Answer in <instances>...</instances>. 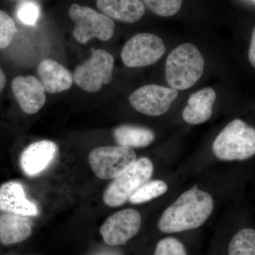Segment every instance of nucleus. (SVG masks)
Here are the masks:
<instances>
[{
  "label": "nucleus",
  "instance_id": "nucleus-1",
  "mask_svg": "<svg viewBox=\"0 0 255 255\" xmlns=\"http://www.w3.org/2000/svg\"><path fill=\"white\" fill-rule=\"evenodd\" d=\"M212 196L194 186L184 191L172 205L164 210L157 223L164 233H177L201 227L214 209Z\"/></svg>",
  "mask_w": 255,
  "mask_h": 255
},
{
  "label": "nucleus",
  "instance_id": "nucleus-2",
  "mask_svg": "<svg viewBox=\"0 0 255 255\" xmlns=\"http://www.w3.org/2000/svg\"><path fill=\"white\" fill-rule=\"evenodd\" d=\"M213 152L224 162H241L255 156V128L240 119L231 121L215 139Z\"/></svg>",
  "mask_w": 255,
  "mask_h": 255
},
{
  "label": "nucleus",
  "instance_id": "nucleus-3",
  "mask_svg": "<svg viewBox=\"0 0 255 255\" xmlns=\"http://www.w3.org/2000/svg\"><path fill=\"white\" fill-rule=\"evenodd\" d=\"M205 61L200 50L190 43L174 48L166 60L165 77L171 88L185 90L199 81L204 71Z\"/></svg>",
  "mask_w": 255,
  "mask_h": 255
},
{
  "label": "nucleus",
  "instance_id": "nucleus-4",
  "mask_svg": "<svg viewBox=\"0 0 255 255\" xmlns=\"http://www.w3.org/2000/svg\"><path fill=\"white\" fill-rule=\"evenodd\" d=\"M153 172V163L150 159L145 157L137 159L109 184L104 192V202L110 207L123 205L139 187L150 180Z\"/></svg>",
  "mask_w": 255,
  "mask_h": 255
},
{
  "label": "nucleus",
  "instance_id": "nucleus-5",
  "mask_svg": "<svg viewBox=\"0 0 255 255\" xmlns=\"http://www.w3.org/2000/svg\"><path fill=\"white\" fill-rule=\"evenodd\" d=\"M69 15L75 23L73 35L80 43H86L93 38L107 41L114 36L115 23L113 19L92 8L73 4Z\"/></svg>",
  "mask_w": 255,
  "mask_h": 255
},
{
  "label": "nucleus",
  "instance_id": "nucleus-6",
  "mask_svg": "<svg viewBox=\"0 0 255 255\" xmlns=\"http://www.w3.org/2000/svg\"><path fill=\"white\" fill-rule=\"evenodd\" d=\"M114 66L113 55L105 50L93 49L91 58L75 68L73 81L85 91L99 92L112 81Z\"/></svg>",
  "mask_w": 255,
  "mask_h": 255
},
{
  "label": "nucleus",
  "instance_id": "nucleus-7",
  "mask_svg": "<svg viewBox=\"0 0 255 255\" xmlns=\"http://www.w3.org/2000/svg\"><path fill=\"white\" fill-rule=\"evenodd\" d=\"M136 160L135 151L120 145L97 147L89 155L92 171L102 179H114Z\"/></svg>",
  "mask_w": 255,
  "mask_h": 255
},
{
  "label": "nucleus",
  "instance_id": "nucleus-8",
  "mask_svg": "<svg viewBox=\"0 0 255 255\" xmlns=\"http://www.w3.org/2000/svg\"><path fill=\"white\" fill-rule=\"evenodd\" d=\"M166 51L163 41L149 33H138L124 45L122 59L128 68H142L158 61Z\"/></svg>",
  "mask_w": 255,
  "mask_h": 255
},
{
  "label": "nucleus",
  "instance_id": "nucleus-9",
  "mask_svg": "<svg viewBox=\"0 0 255 255\" xmlns=\"http://www.w3.org/2000/svg\"><path fill=\"white\" fill-rule=\"evenodd\" d=\"M178 95L177 90L171 87L152 84L132 92L129 96V102L140 113L150 117H159L167 113Z\"/></svg>",
  "mask_w": 255,
  "mask_h": 255
},
{
  "label": "nucleus",
  "instance_id": "nucleus-10",
  "mask_svg": "<svg viewBox=\"0 0 255 255\" xmlns=\"http://www.w3.org/2000/svg\"><path fill=\"white\" fill-rule=\"evenodd\" d=\"M141 224V216L136 210H121L106 220L101 226L100 233L108 246H123L136 236Z\"/></svg>",
  "mask_w": 255,
  "mask_h": 255
},
{
  "label": "nucleus",
  "instance_id": "nucleus-11",
  "mask_svg": "<svg viewBox=\"0 0 255 255\" xmlns=\"http://www.w3.org/2000/svg\"><path fill=\"white\" fill-rule=\"evenodd\" d=\"M11 90L21 110L26 114H36L46 103L44 87L36 77H16L11 83Z\"/></svg>",
  "mask_w": 255,
  "mask_h": 255
},
{
  "label": "nucleus",
  "instance_id": "nucleus-12",
  "mask_svg": "<svg viewBox=\"0 0 255 255\" xmlns=\"http://www.w3.org/2000/svg\"><path fill=\"white\" fill-rule=\"evenodd\" d=\"M58 147L51 140H43L33 142L26 147L20 157L23 172L29 177L41 174L54 160Z\"/></svg>",
  "mask_w": 255,
  "mask_h": 255
},
{
  "label": "nucleus",
  "instance_id": "nucleus-13",
  "mask_svg": "<svg viewBox=\"0 0 255 255\" xmlns=\"http://www.w3.org/2000/svg\"><path fill=\"white\" fill-rule=\"evenodd\" d=\"M0 211L28 217L38 214L36 204L28 200L22 184L18 182H8L0 187Z\"/></svg>",
  "mask_w": 255,
  "mask_h": 255
},
{
  "label": "nucleus",
  "instance_id": "nucleus-14",
  "mask_svg": "<svg viewBox=\"0 0 255 255\" xmlns=\"http://www.w3.org/2000/svg\"><path fill=\"white\" fill-rule=\"evenodd\" d=\"M38 80L45 91L55 94L66 91L71 87L73 75L63 65L52 59H45L37 68Z\"/></svg>",
  "mask_w": 255,
  "mask_h": 255
},
{
  "label": "nucleus",
  "instance_id": "nucleus-15",
  "mask_svg": "<svg viewBox=\"0 0 255 255\" xmlns=\"http://www.w3.org/2000/svg\"><path fill=\"white\" fill-rule=\"evenodd\" d=\"M216 93L211 87H206L192 94L182 112L183 119L191 125H199L212 117Z\"/></svg>",
  "mask_w": 255,
  "mask_h": 255
},
{
  "label": "nucleus",
  "instance_id": "nucleus-16",
  "mask_svg": "<svg viewBox=\"0 0 255 255\" xmlns=\"http://www.w3.org/2000/svg\"><path fill=\"white\" fill-rule=\"evenodd\" d=\"M97 6L104 14L126 23L137 22L145 12L141 0H97Z\"/></svg>",
  "mask_w": 255,
  "mask_h": 255
},
{
  "label": "nucleus",
  "instance_id": "nucleus-17",
  "mask_svg": "<svg viewBox=\"0 0 255 255\" xmlns=\"http://www.w3.org/2000/svg\"><path fill=\"white\" fill-rule=\"evenodd\" d=\"M31 233L32 224L28 216L6 213L0 215V242L5 246L24 241Z\"/></svg>",
  "mask_w": 255,
  "mask_h": 255
},
{
  "label": "nucleus",
  "instance_id": "nucleus-18",
  "mask_svg": "<svg viewBox=\"0 0 255 255\" xmlns=\"http://www.w3.org/2000/svg\"><path fill=\"white\" fill-rule=\"evenodd\" d=\"M114 136L117 144L129 148L147 147L155 140V133L147 128L123 125L116 128Z\"/></svg>",
  "mask_w": 255,
  "mask_h": 255
},
{
  "label": "nucleus",
  "instance_id": "nucleus-19",
  "mask_svg": "<svg viewBox=\"0 0 255 255\" xmlns=\"http://www.w3.org/2000/svg\"><path fill=\"white\" fill-rule=\"evenodd\" d=\"M228 255H255V230L242 228L233 236L228 246Z\"/></svg>",
  "mask_w": 255,
  "mask_h": 255
},
{
  "label": "nucleus",
  "instance_id": "nucleus-20",
  "mask_svg": "<svg viewBox=\"0 0 255 255\" xmlns=\"http://www.w3.org/2000/svg\"><path fill=\"white\" fill-rule=\"evenodd\" d=\"M168 190L167 183L162 180H149L144 183L129 198L132 204H140L147 202L163 195Z\"/></svg>",
  "mask_w": 255,
  "mask_h": 255
},
{
  "label": "nucleus",
  "instance_id": "nucleus-21",
  "mask_svg": "<svg viewBox=\"0 0 255 255\" xmlns=\"http://www.w3.org/2000/svg\"><path fill=\"white\" fill-rule=\"evenodd\" d=\"M154 14L162 17H169L179 12L183 0H141Z\"/></svg>",
  "mask_w": 255,
  "mask_h": 255
},
{
  "label": "nucleus",
  "instance_id": "nucleus-22",
  "mask_svg": "<svg viewBox=\"0 0 255 255\" xmlns=\"http://www.w3.org/2000/svg\"><path fill=\"white\" fill-rule=\"evenodd\" d=\"M16 32L17 29L13 18L0 10V48L9 46Z\"/></svg>",
  "mask_w": 255,
  "mask_h": 255
},
{
  "label": "nucleus",
  "instance_id": "nucleus-23",
  "mask_svg": "<svg viewBox=\"0 0 255 255\" xmlns=\"http://www.w3.org/2000/svg\"><path fill=\"white\" fill-rule=\"evenodd\" d=\"M16 14L21 22L28 26H33L39 18L40 7L35 1L28 0L19 4Z\"/></svg>",
  "mask_w": 255,
  "mask_h": 255
},
{
  "label": "nucleus",
  "instance_id": "nucleus-24",
  "mask_svg": "<svg viewBox=\"0 0 255 255\" xmlns=\"http://www.w3.org/2000/svg\"><path fill=\"white\" fill-rule=\"evenodd\" d=\"M154 255H187V253L182 242L169 237L158 242Z\"/></svg>",
  "mask_w": 255,
  "mask_h": 255
},
{
  "label": "nucleus",
  "instance_id": "nucleus-25",
  "mask_svg": "<svg viewBox=\"0 0 255 255\" xmlns=\"http://www.w3.org/2000/svg\"><path fill=\"white\" fill-rule=\"evenodd\" d=\"M249 57L250 63L255 68V26L253 29V33H252L251 46L249 48Z\"/></svg>",
  "mask_w": 255,
  "mask_h": 255
},
{
  "label": "nucleus",
  "instance_id": "nucleus-26",
  "mask_svg": "<svg viewBox=\"0 0 255 255\" xmlns=\"http://www.w3.org/2000/svg\"><path fill=\"white\" fill-rule=\"evenodd\" d=\"M6 83V76H5L4 72L0 68V92L3 90Z\"/></svg>",
  "mask_w": 255,
  "mask_h": 255
},
{
  "label": "nucleus",
  "instance_id": "nucleus-27",
  "mask_svg": "<svg viewBox=\"0 0 255 255\" xmlns=\"http://www.w3.org/2000/svg\"><path fill=\"white\" fill-rule=\"evenodd\" d=\"M254 1H255V0H254Z\"/></svg>",
  "mask_w": 255,
  "mask_h": 255
}]
</instances>
